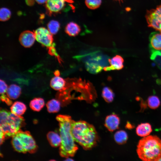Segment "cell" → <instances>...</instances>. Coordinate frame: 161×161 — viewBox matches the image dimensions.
Listing matches in <instances>:
<instances>
[{"mask_svg": "<svg viewBox=\"0 0 161 161\" xmlns=\"http://www.w3.org/2000/svg\"><path fill=\"white\" fill-rule=\"evenodd\" d=\"M114 137L115 142L119 144H123L127 141L128 137L127 133L124 131H117L114 134Z\"/></svg>", "mask_w": 161, "mask_h": 161, "instance_id": "44dd1931", "label": "cell"}, {"mask_svg": "<svg viewBox=\"0 0 161 161\" xmlns=\"http://www.w3.org/2000/svg\"><path fill=\"white\" fill-rule=\"evenodd\" d=\"M108 61L110 65L104 67L103 69L104 71L119 70L123 67L124 60L120 55H116L112 58L109 59Z\"/></svg>", "mask_w": 161, "mask_h": 161, "instance_id": "30bf717a", "label": "cell"}, {"mask_svg": "<svg viewBox=\"0 0 161 161\" xmlns=\"http://www.w3.org/2000/svg\"><path fill=\"white\" fill-rule=\"evenodd\" d=\"M44 99L40 97L35 98L31 100L30 103V106L33 110L40 111L44 105Z\"/></svg>", "mask_w": 161, "mask_h": 161, "instance_id": "ffe728a7", "label": "cell"}, {"mask_svg": "<svg viewBox=\"0 0 161 161\" xmlns=\"http://www.w3.org/2000/svg\"><path fill=\"white\" fill-rule=\"evenodd\" d=\"M47 140L51 146L56 147L60 146L61 139L60 135L54 131H49L47 134Z\"/></svg>", "mask_w": 161, "mask_h": 161, "instance_id": "2e32d148", "label": "cell"}, {"mask_svg": "<svg viewBox=\"0 0 161 161\" xmlns=\"http://www.w3.org/2000/svg\"><path fill=\"white\" fill-rule=\"evenodd\" d=\"M71 132L75 141L85 150L90 149L97 144L98 136L95 128L86 121L72 120Z\"/></svg>", "mask_w": 161, "mask_h": 161, "instance_id": "7a4b0ae2", "label": "cell"}, {"mask_svg": "<svg viewBox=\"0 0 161 161\" xmlns=\"http://www.w3.org/2000/svg\"><path fill=\"white\" fill-rule=\"evenodd\" d=\"M148 107L153 109L157 108L160 106V101L158 97L155 95L149 96L148 99Z\"/></svg>", "mask_w": 161, "mask_h": 161, "instance_id": "d4e9b609", "label": "cell"}, {"mask_svg": "<svg viewBox=\"0 0 161 161\" xmlns=\"http://www.w3.org/2000/svg\"><path fill=\"white\" fill-rule=\"evenodd\" d=\"M120 123L119 117L116 114H113L106 117L105 125L109 131H113L118 128Z\"/></svg>", "mask_w": 161, "mask_h": 161, "instance_id": "8fae6325", "label": "cell"}, {"mask_svg": "<svg viewBox=\"0 0 161 161\" xmlns=\"http://www.w3.org/2000/svg\"><path fill=\"white\" fill-rule=\"evenodd\" d=\"M101 0H85V3L89 8L94 10L99 7L101 4Z\"/></svg>", "mask_w": 161, "mask_h": 161, "instance_id": "4316f807", "label": "cell"}, {"mask_svg": "<svg viewBox=\"0 0 161 161\" xmlns=\"http://www.w3.org/2000/svg\"><path fill=\"white\" fill-rule=\"evenodd\" d=\"M102 96L106 101L110 103L113 100L114 95L111 89L108 87H105L102 90Z\"/></svg>", "mask_w": 161, "mask_h": 161, "instance_id": "7402d4cb", "label": "cell"}, {"mask_svg": "<svg viewBox=\"0 0 161 161\" xmlns=\"http://www.w3.org/2000/svg\"><path fill=\"white\" fill-rule=\"evenodd\" d=\"M36 40L43 46L48 48L53 45L52 35L44 27L37 28L34 32Z\"/></svg>", "mask_w": 161, "mask_h": 161, "instance_id": "8992f818", "label": "cell"}, {"mask_svg": "<svg viewBox=\"0 0 161 161\" xmlns=\"http://www.w3.org/2000/svg\"><path fill=\"white\" fill-rule=\"evenodd\" d=\"M61 103L57 99H52L46 103L48 111L50 113L58 112L60 109Z\"/></svg>", "mask_w": 161, "mask_h": 161, "instance_id": "d6986e66", "label": "cell"}, {"mask_svg": "<svg viewBox=\"0 0 161 161\" xmlns=\"http://www.w3.org/2000/svg\"><path fill=\"white\" fill-rule=\"evenodd\" d=\"M6 123L18 132L24 125V120L23 117L21 116L10 112Z\"/></svg>", "mask_w": 161, "mask_h": 161, "instance_id": "9c48e42d", "label": "cell"}, {"mask_svg": "<svg viewBox=\"0 0 161 161\" xmlns=\"http://www.w3.org/2000/svg\"><path fill=\"white\" fill-rule=\"evenodd\" d=\"M38 4H42L46 3L47 0H35Z\"/></svg>", "mask_w": 161, "mask_h": 161, "instance_id": "e575fe53", "label": "cell"}, {"mask_svg": "<svg viewBox=\"0 0 161 161\" xmlns=\"http://www.w3.org/2000/svg\"><path fill=\"white\" fill-rule=\"evenodd\" d=\"M11 13L8 8L2 7L0 10V19L1 21H5L8 20L10 18Z\"/></svg>", "mask_w": 161, "mask_h": 161, "instance_id": "83f0119b", "label": "cell"}, {"mask_svg": "<svg viewBox=\"0 0 161 161\" xmlns=\"http://www.w3.org/2000/svg\"><path fill=\"white\" fill-rule=\"evenodd\" d=\"M54 74L55 76H59L60 75L59 71L58 70H56L54 72Z\"/></svg>", "mask_w": 161, "mask_h": 161, "instance_id": "d590c367", "label": "cell"}, {"mask_svg": "<svg viewBox=\"0 0 161 161\" xmlns=\"http://www.w3.org/2000/svg\"><path fill=\"white\" fill-rule=\"evenodd\" d=\"M66 1L72 2L71 0H47L46 3V7L48 13L50 14L60 12L65 6Z\"/></svg>", "mask_w": 161, "mask_h": 161, "instance_id": "52a82bcc", "label": "cell"}, {"mask_svg": "<svg viewBox=\"0 0 161 161\" xmlns=\"http://www.w3.org/2000/svg\"><path fill=\"white\" fill-rule=\"evenodd\" d=\"M115 0L118 1H123V0Z\"/></svg>", "mask_w": 161, "mask_h": 161, "instance_id": "74e56055", "label": "cell"}, {"mask_svg": "<svg viewBox=\"0 0 161 161\" xmlns=\"http://www.w3.org/2000/svg\"><path fill=\"white\" fill-rule=\"evenodd\" d=\"M126 127L129 129H131L134 127V126L129 122H127L126 124Z\"/></svg>", "mask_w": 161, "mask_h": 161, "instance_id": "836d02e7", "label": "cell"}, {"mask_svg": "<svg viewBox=\"0 0 161 161\" xmlns=\"http://www.w3.org/2000/svg\"><path fill=\"white\" fill-rule=\"evenodd\" d=\"M60 27L59 22L56 20H51L47 24L48 29L52 35L56 34L58 31Z\"/></svg>", "mask_w": 161, "mask_h": 161, "instance_id": "484cf974", "label": "cell"}, {"mask_svg": "<svg viewBox=\"0 0 161 161\" xmlns=\"http://www.w3.org/2000/svg\"><path fill=\"white\" fill-rule=\"evenodd\" d=\"M18 137L21 144L26 153L35 152L37 146L32 137L28 131H23L21 129L16 134Z\"/></svg>", "mask_w": 161, "mask_h": 161, "instance_id": "277c9868", "label": "cell"}, {"mask_svg": "<svg viewBox=\"0 0 161 161\" xmlns=\"http://www.w3.org/2000/svg\"><path fill=\"white\" fill-rule=\"evenodd\" d=\"M47 48L48 49V53L51 55L55 56L58 58L59 61L60 62L61 60V59L56 52L55 49L54 47V45L53 44L52 46Z\"/></svg>", "mask_w": 161, "mask_h": 161, "instance_id": "f546056e", "label": "cell"}, {"mask_svg": "<svg viewBox=\"0 0 161 161\" xmlns=\"http://www.w3.org/2000/svg\"><path fill=\"white\" fill-rule=\"evenodd\" d=\"M56 119L59 123L61 139L60 154L61 157L66 158L73 157L78 149V147L75 143L71 132L72 120L69 115L61 114L58 115Z\"/></svg>", "mask_w": 161, "mask_h": 161, "instance_id": "6da1fadb", "label": "cell"}, {"mask_svg": "<svg viewBox=\"0 0 161 161\" xmlns=\"http://www.w3.org/2000/svg\"><path fill=\"white\" fill-rule=\"evenodd\" d=\"M137 152L142 160L159 161L161 158V140L156 135L145 137L139 141Z\"/></svg>", "mask_w": 161, "mask_h": 161, "instance_id": "3957f363", "label": "cell"}, {"mask_svg": "<svg viewBox=\"0 0 161 161\" xmlns=\"http://www.w3.org/2000/svg\"><path fill=\"white\" fill-rule=\"evenodd\" d=\"M0 81V92L1 95H2L6 92L8 87L7 84L3 80L1 79Z\"/></svg>", "mask_w": 161, "mask_h": 161, "instance_id": "4dcf8cb0", "label": "cell"}, {"mask_svg": "<svg viewBox=\"0 0 161 161\" xmlns=\"http://www.w3.org/2000/svg\"><path fill=\"white\" fill-rule=\"evenodd\" d=\"M86 67L87 70L90 72L93 73H97L100 72L102 69V67L97 63L92 61L86 62Z\"/></svg>", "mask_w": 161, "mask_h": 161, "instance_id": "cb8c5ba5", "label": "cell"}, {"mask_svg": "<svg viewBox=\"0 0 161 161\" xmlns=\"http://www.w3.org/2000/svg\"><path fill=\"white\" fill-rule=\"evenodd\" d=\"M67 159H66L65 160H66V161H70V160L72 161V160H73L72 159H71V158H69L68 157L67 158Z\"/></svg>", "mask_w": 161, "mask_h": 161, "instance_id": "8d00e7d4", "label": "cell"}, {"mask_svg": "<svg viewBox=\"0 0 161 161\" xmlns=\"http://www.w3.org/2000/svg\"><path fill=\"white\" fill-rule=\"evenodd\" d=\"M36 39L34 32L29 30H25L20 34L19 41L24 47L29 48L32 46Z\"/></svg>", "mask_w": 161, "mask_h": 161, "instance_id": "ba28073f", "label": "cell"}, {"mask_svg": "<svg viewBox=\"0 0 161 161\" xmlns=\"http://www.w3.org/2000/svg\"><path fill=\"white\" fill-rule=\"evenodd\" d=\"M11 143L12 146L15 150L19 153H26L21 144L18 137L16 134L12 137Z\"/></svg>", "mask_w": 161, "mask_h": 161, "instance_id": "603a6c76", "label": "cell"}, {"mask_svg": "<svg viewBox=\"0 0 161 161\" xmlns=\"http://www.w3.org/2000/svg\"><path fill=\"white\" fill-rule=\"evenodd\" d=\"M150 46L153 50L161 51V32L159 31L151 33L149 37Z\"/></svg>", "mask_w": 161, "mask_h": 161, "instance_id": "7c38bea8", "label": "cell"}, {"mask_svg": "<svg viewBox=\"0 0 161 161\" xmlns=\"http://www.w3.org/2000/svg\"><path fill=\"white\" fill-rule=\"evenodd\" d=\"M10 112L6 109H1L0 113V125L6 123Z\"/></svg>", "mask_w": 161, "mask_h": 161, "instance_id": "f1b7e54d", "label": "cell"}, {"mask_svg": "<svg viewBox=\"0 0 161 161\" xmlns=\"http://www.w3.org/2000/svg\"><path fill=\"white\" fill-rule=\"evenodd\" d=\"M66 83L65 81L62 78L59 76H55L51 80L50 86L54 90L60 91L64 88Z\"/></svg>", "mask_w": 161, "mask_h": 161, "instance_id": "ac0fdd59", "label": "cell"}, {"mask_svg": "<svg viewBox=\"0 0 161 161\" xmlns=\"http://www.w3.org/2000/svg\"><path fill=\"white\" fill-rule=\"evenodd\" d=\"M80 31V26L77 23L73 22L68 23L65 28L66 33L71 36H75L78 35Z\"/></svg>", "mask_w": 161, "mask_h": 161, "instance_id": "9a60e30c", "label": "cell"}, {"mask_svg": "<svg viewBox=\"0 0 161 161\" xmlns=\"http://www.w3.org/2000/svg\"><path fill=\"white\" fill-rule=\"evenodd\" d=\"M145 17L149 27L161 32V5L147 11Z\"/></svg>", "mask_w": 161, "mask_h": 161, "instance_id": "5b68a950", "label": "cell"}, {"mask_svg": "<svg viewBox=\"0 0 161 161\" xmlns=\"http://www.w3.org/2000/svg\"><path fill=\"white\" fill-rule=\"evenodd\" d=\"M21 93V89L18 85L12 84L7 88L6 93L7 97L10 99L15 100L18 98Z\"/></svg>", "mask_w": 161, "mask_h": 161, "instance_id": "5bb4252c", "label": "cell"}, {"mask_svg": "<svg viewBox=\"0 0 161 161\" xmlns=\"http://www.w3.org/2000/svg\"><path fill=\"white\" fill-rule=\"evenodd\" d=\"M152 131L151 125L148 123H141L136 129V132L138 136L145 137L148 135Z\"/></svg>", "mask_w": 161, "mask_h": 161, "instance_id": "4fadbf2b", "label": "cell"}, {"mask_svg": "<svg viewBox=\"0 0 161 161\" xmlns=\"http://www.w3.org/2000/svg\"><path fill=\"white\" fill-rule=\"evenodd\" d=\"M1 100L5 102L8 105H10L12 104V101L7 95L4 94L1 95L0 97Z\"/></svg>", "mask_w": 161, "mask_h": 161, "instance_id": "1f68e13d", "label": "cell"}, {"mask_svg": "<svg viewBox=\"0 0 161 161\" xmlns=\"http://www.w3.org/2000/svg\"><path fill=\"white\" fill-rule=\"evenodd\" d=\"M159 161H161V158L160 159Z\"/></svg>", "mask_w": 161, "mask_h": 161, "instance_id": "f35d334b", "label": "cell"}, {"mask_svg": "<svg viewBox=\"0 0 161 161\" xmlns=\"http://www.w3.org/2000/svg\"><path fill=\"white\" fill-rule=\"evenodd\" d=\"M0 132V144L1 145L4 142L6 137L4 133L1 129Z\"/></svg>", "mask_w": 161, "mask_h": 161, "instance_id": "d6a6232c", "label": "cell"}, {"mask_svg": "<svg viewBox=\"0 0 161 161\" xmlns=\"http://www.w3.org/2000/svg\"><path fill=\"white\" fill-rule=\"evenodd\" d=\"M26 109V106L24 104L18 101L15 102L10 107L11 112L19 116L23 115Z\"/></svg>", "mask_w": 161, "mask_h": 161, "instance_id": "e0dca14e", "label": "cell"}]
</instances>
